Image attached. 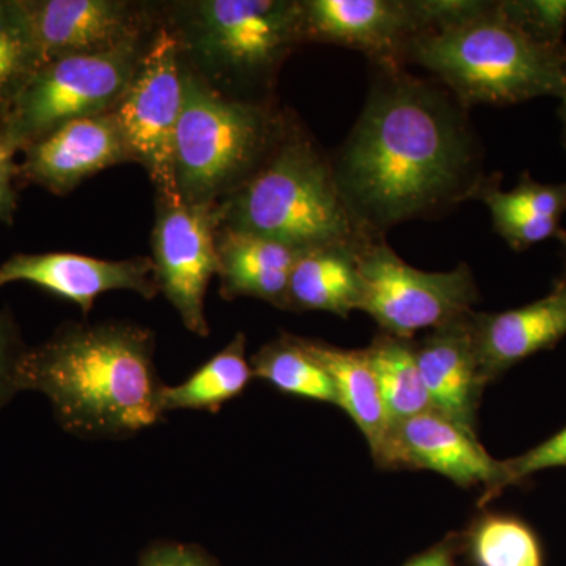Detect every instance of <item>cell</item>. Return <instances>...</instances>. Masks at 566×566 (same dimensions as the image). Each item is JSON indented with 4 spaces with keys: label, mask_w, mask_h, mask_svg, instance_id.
Listing matches in <instances>:
<instances>
[{
    "label": "cell",
    "mask_w": 566,
    "mask_h": 566,
    "mask_svg": "<svg viewBox=\"0 0 566 566\" xmlns=\"http://www.w3.org/2000/svg\"><path fill=\"white\" fill-rule=\"evenodd\" d=\"M367 102L333 156L335 181L367 237L455 208L485 180L465 107L439 82L375 66Z\"/></svg>",
    "instance_id": "cell-1"
},
{
    "label": "cell",
    "mask_w": 566,
    "mask_h": 566,
    "mask_svg": "<svg viewBox=\"0 0 566 566\" xmlns=\"http://www.w3.org/2000/svg\"><path fill=\"white\" fill-rule=\"evenodd\" d=\"M153 353L155 335L137 324H65L25 349L18 386L43 394L71 434L128 438L163 416Z\"/></svg>",
    "instance_id": "cell-2"
},
{
    "label": "cell",
    "mask_w": 566,
    "mask_h": 566,
    "mask_svg": "<svg viewBox=\"0 0 566 566\" xmlns=\"http://www.w3.org/2000/svg\"><path fill=\"white\" fill-rule=\"evenodd\" d=\"M406 63L430 71L465 109L476 104L512 106L566 93V43L543 44L516 29L485 0L465 20L419 33Z\"/></svg>",
    "instance_id": "cell-3"
},
{
    "label": "cell",
    "mask_w": 566,
    "mask_h": 566,
    "mask_svg": "<svg viewBox=\"0 0 566 566\" xmlns=\"http://www.w3.org/2000/svg\"><path fill=\"white\" fill-rule=\"evenodd\" d=\"M216 211L219 229L256 234L300 251L368 238L346 210L333 158L286 115L273 151L248 181L216 205Z\"/></svg>",
    "instance_id": "cell-4"
},
{
    "label": "cell",
    "mask_w": 566,
    "mask_h": 566,
    "mask_svg": "<svg viewBox=\"0 0 566 566\" xmlns=\"http://www.w3.org/2000/svg\"><path fill=\"white\" fill-rule=\"evenodd\" d=\"M270 104L227 95L185 61L175 136V178L182 202L218 205L259 170L282 133Z\"/></svg>",
    "instance_id": "cell-5"
},
{
    "label": "cell",
    "mask_w": 566,
    "mask_h": 566,
    "mask_svg": "<svg viewBox=\"0 0 566 566\" xmlns=\"http://www.w3.org/2000/svg\"><path fill=\"white\" fill-rule=\"evenodd\" d=\"M170 29L182 57L208 82L266 91L305 43L301 0H196L178 3Z\"/></svg>",
    "instance_id": "cell-6"
},
{
    "label": "cell",
    "mask_w": 566,
    "mask_h": 566,
    "mask_svg": "<svg viewBox=\"0 0 566 566\" xmlns=\"http://www.w3.org/2000/svg\"><path fill=\"white\" fill-rule=\"evenodd\" d=\"M147 43L46 63L0 120V132L22 153L65 123L114 111L132 84Z\"/></svg>",
    "instance_id": "cell-7"
},
{
    "label": "cell",
    "mask_w": 566,
    "mask_h": 566,
    "mask_svg": "<svg viewBox=\"0 0 566 566\" xmlns=\"http://www.w3.org/2000/svg\"><path fill=\"white\" fill-rule=\"evenodd\" d=\"M363 304L381 333L412 340L420 331H431L460 318L479 301L471 268L428 273L405 262L385 237H370L360 245Z\"/></svg>",
    "instance_id": "cell-8"
},
{
    "label": "cell",
    "mask_w": 566,
    "mask_h": 566,
    "mask_svg": "<svg viewBox=\"0 0 566 566\" xmlns=\"http://www.w3.org/2000/svg\"><path fill=\"white\" fill-rule=\"evenodd\" d=\"M185 59L170 25L153 31L128 91L115 107L132 161L139 163L158 199L181 202L175 178V136L182 109Z\"/></svg>",
    "instance_id": "cell-9"
},
{
    "label": "cell",
    "mask_w": 566,
    "mask_h": 566,
    "mask_svg": "<svg viewBox=\"0 0 566 566\" xmlns=\"http://www.w3.org/2000/svg\"><path fill=\"white\" fill-rule=\"evenodd\" d=\"M216 205L158 199L153 229V266L159 292L174 305L186 329L208 337L205 296L219 273Z\"/></svg>",
    "instance_id": "cell-10"
},
{
    "label": "cell",
    "mask_w": 566,
    "mask_h": 566,
    "mask_svg": "<svg viewBox=\"0 0 566 566\" xmlns=\"http://www.w3.org/2000/svg\"><path fill=\"white\" fill-rule=\"evenodd\" d=\"M44 65L70 55L95 54L140 43L151 14L123 0H24Z\"/></svg>",
    "instance_id": "cell-11"
},
{
    "label": "cell",
    "mask_w": 566,
    "mask_h": 566,
    "mask_svg": "<svg viewBox=\"0 0 566 566\" xmlns=\"http://www.w3.org/2000/svg\"><path fill=\"white\" fill-rule=\"evenodd\" d=\"M375 461L381 468L436 472L458 486L485 485V495L504 471V463L486 452L474 431L434 409L394 423Z\"/></svg>",
    "instance_id": "cell-12"
},
{
    "label": "cell",
    "mask_w": 566,
    "mask_h": 566,
    "mask_svg": "<svg viewBox=\"0 0 566 566\" xmlns=\"http://www.w3.org/2000/svg\"><path fill=\"white\" fill-rule=\"evenodd\" d=\"M301 9L305 43L359 51L382 69H403L422 32L415 0H301Z\"/></svg>",
    "instance_id": "cell-13"
},
{
    "label": "cell",
    "mask_w": 566,
    "mask_h": 566,
    "mask_svg": "<svg viewBox=\"0 0 566 566\" xmlns=\"http://www.w3.org/2000/svg\"><path fill=\"white\" fill-rule=\"evenodd\" d=\"M24 282L71 301L88 315L102 294L125 290L153 300L159 293L150 256L103 260L80 253H14L0 264V286Z\"/></svg>",
    "instance_id": "cell-14"
},
{
    "label": "cell",
    "mask_w": 566,
    "mask_h": 566,
    "mask_svg": "<svg viewBox=\"0 0 566 566\" xmlns=\"http://www.w3.org/2000/svg\"><path fill=\"white\" fill-rule=\"evenodd\" d=\"M22 153L20 181L55 196H66L107 167L132 161L114 112L65 123Z\"/></svg>",
    "instance_id": "cell-15"
},
{
    "label": "cell",
    "mask_w": 566,
    "mask_h": 566,
    "mask_svg": "<svg viewBox=\"0 0 566 566\" xmlns=\"http://www.w3.org/2000/svg\"><path fill=\"white\" fill-rule=\"evenodd\" d=\"M472 316L474 311L428 331L415 349L431 409L476 433L480 398L490 382L476 353Z\"/></svg>",
    "instance_id": "cell-16"
},
{
    "label": "cell",
    "mask_w": 566,
    "mask_h": 566,
    "mask_svg": "<svg viewBox=\"0 0 566 566\" xmlns=\"http://www.w3.org/2000/svg\"><path fill=\"white\" fill-rule=\"evenodd\" d=\"M472 322L480 365L491 382L566 337V286L556 282L553 292L523 307L497 314L474 312Z\"/></svg>",
    "instance_id": "cell-17"
},
{
    "label": "cell",
    "mask_w": 566,
    "mask_h": 566,
    "mask_svg": "<svg viewBox=\"0 0 566 566\" xmlns=\"http://www.w3.org/2000/svg\"><path fill=\"white\" fill-rule=\"evenodd\" d=\"M474 199L486 205L495 232L513 251H527L564 233L566 181L542 182L524 172L515 188L502 191L501 177L491 175Z\"/></svg>",
    "instance_id": "cell-18"
},
{
    "label": "cell",
    "mask_w": 566,
    "mask_h": 566,
    "mask_svg": "<svg viewBox=\"0 0 566 566\" xmlns=\"http://www.w3.org/2000/svg\"><path fill=\"white\" fill-rule=\"evenodd\" d=\"M365 240L318 245L301 253L293 266L283 311L324 312L342 318L360 311L359 252Z\"/></svg>",
    "instance_id": "cell-19"
},
{
    "label": "cell",
    "mask_w": 566,
    "mask_h": 566,
    "mask_svg": "<svg viewBox=\"0 0 566 566\" xmlns=\"http://www.w3.org/2000/svg\"><path fill=\"white\" fill-rule=\"evenodd\" d=\"M219 281L223 300L255 297L285 308L286 292L300 249L256 237L218 229Z\"/></svg>",
    "instance_id": "cell-20"
},
{
    "label": "cell",
    "mask_w": 566,
    "mask_h": 566,
    "mask_svg": "<svg viewBox=\"0 0 566 566\" xmlns=\"http://www.w3.org/2000/svg\"><path fill=\"white\" fill-rule=\"evenodd\" d=\"M303 342L333 378L337 406L359 428L375 458L385 444L390 422L367 354L364 349L337 348L311 338Z\"/></svg>",
    "instance_id": "cell-21"
},
{
    "label": "cell",
    "mask_w": 566,
    "mask_h": 566,
    "mask_svg": "<svg viewBox=\"0 0 566 566\" xmlns=\"http://www.w3.org/2000/svg\"><path fill=\"white\" fill-rule=\"evenodd\" d=\"M253 378L251 360L245 356V335L237 334L222 352L178 386H163L159 409L170 411L218 412L223 405L240 397Z\"/></svg>",
    "instance_id": "cell-22"
},
{
    "label": "cell",
    "mask_w": 566,
    "mask_h": 566,
    "mask_svg": "<svg viewBox=\"0 0 566 566\" xmlns=\"http://www.w3.org/2000/svg\"><path fill=\"white\" fill-rule=\"evenodd\" d=\"M364 352L378 382L390 427L431 409L415 342L381 333Z\"/></svg>",
    "instance_id": "cell-23"
},
{
    "label": "cell",
    "mask_w": 566,
    "mask_h": 566,
    "mask_svg": "<svg viewBox=\"0 0 566 566\" xmlns=\"http://www.w3.org/2000/svg\"><path fill=\"white\" fill-rule=\"evenodd\" d=\"M253 378L305 400L337 405L334 381L323 364L305 348L303 337L283 334L253 354Z\"/></svg>",
    "instance_id": "cell-24"
},
{
    "label": "cell",
    "mask_w": 566,
    "mask_h": 566,
    "mask_svg": "<svg viewBox=\"0 0 566 566\" xmlns=\"http://www.w3.org/2000/svg\"><path fill=\"white\" fill-rule=\"evenodd\" d=\"M43 66L24 0H0V120Z\"/></svg>",
    "instance_id": "cell-25"
},
{
    "label": "cell",
    "mask_w": 566,
    "mask_h": 566,
    "mask_svg": "<svg viewBox=\"0 0 566 566\" xmlns=\"http://www.w3.org/2000/svg\"><path fill=\"white\" fill-rule=\"evenodd\" d=\"M471 546L479 566H543L538 539L516 517H482L472 531Z\"/></svg>",
    "instance_id": "cell-26"
},
{
    "label": "cell",
    "mask_w": 566,
    "mask_h": 566,
    "mask_svg": "<svg viewBox=\"0 0 566 566\" xmlns=\"http://www.w3.org/2000/svg\"><path fill=\"white\" fill-rule=\"evenodd\" d=\"M499 10L528 39L543 44H564L566 0H497Z\"/></svg>",
    "instance_id": "cell-27"
},
{
    "label": "cell",
    "mask_w": 566,
    "mask_h": 566,
    "mask_svg": "<svg viewBox=\"0 0 566 566\" xmlns=\"http://www.w3.org/2000/svg\"><path fill=\"white\" fill-rule=\"evenodd\" d=\"M502 463H504V471H502L501 482L483 497V504L493 501L495 495L501 494L505 488L516 485L536 472L566 468V427L542 444L527 450L523 455L502 461Z\"/></svg>",
    "instance_id": "cell-28"
},
{
    "label": "cell",
    "mask_w": 566,
    "mask_h": 566,
    "mask_svg": "<svg viewBox=\"0 0 566 566\" xmlns=\"http://www.w3.org/2000/svg\"><path fill=\"white\" fill-rule=\"evenodd\" d=\"M25 349L28 346L22 344L17 324L9 312H0V411L10 403L14 395L21 392L18 370Z\"/></svg>",
    "instance_id": "cell-29"
},
{
    "label": "cell",
    "mask_w": 566,
    "mask_h": 566,
    "mask_svg": "<svg viewBox=\"0 0 566 566\" xmlns=\"http://www.w3.org/2000/svg\"><path fill=\"white\" fill-rule=\"evenodd\" d=\"M17 147L0 132V222H13L18 210L17 181L20 164L14 161Z\"/></svg>",
    "instance_id": "cell-30"
},
{
    "label": "cell",
    "mask_w": 566,
    "mask_h": 566,
    "mask_svg": "<svg viewBox=\"0 0 566 566\" xmlns=\"http://www.w3.org/2000/svg\"><path fill=\"white\" fill-rule=\"evenodd\" d=\"M139 566H218L200 547L161 543L150 547L140 558Z\"/></svg>",
    "instance_id": "cell-31"
},
{
    "label": "cell",
    "mask_w": 566,
    "mask_h": 566,
    "mask_svg": "<svg viewBox=\"0 0 566 566\" xmlns=\"http://www.w3.org/2000/svg\"><path fill=\"white\" fill-rule=\"evenodd\" d=\"M406 566H453V562L450 551L444 546H438L412 558Z\"/></svg>",
    "instance_id": "cell-32"
},
{
    "label": "cell",
    "mask_w": 566,
    "mask_h": 566,
    "mask_svg": "<svg viewBox=\"0 0 566 566\" xmlns=\"http://www.w3.org/2000/svg\"><path fill=\"white\" fill-rule=\"evenodd\" d=\"M558 241L562 244V262H564V271H562L560 277L557 279V283L566 286V230L558 237Z\"/></svg>",
    "instance_id": "cell-33"
},
{
    "label": "cell",
    "mask_w": 566,
    "mask_h": 566,
    "mask_svg": "<svg viewBox=\"0 0 566 566\" xmlns=\"http://www.w3.org/2000/svg\"><path fill=\"white\" fill-rule=\"evenodd\" d=\"M558 118H560L562 136H564V144L566 147V93L560 98V106H558Z\"/></svg>",
    "instance_id": "cell-34"
}]
</instances>
